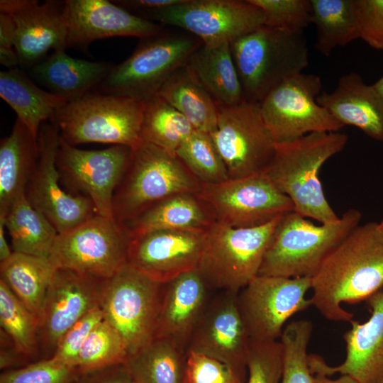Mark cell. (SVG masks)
<instances>
[{"label":"cell","instance_id":"8fae6325","mask_svg":"<svg viewBox=\"0 0 383 383\" xmlns=\"http://www.w3.org/2000/svg\"><path fill=\"white\" fill-rule=\"evenodd\" d=\"M321 87L318 76L300 73L275 87L260 104L263 121L276 143L314 132H338L344 126L317 103Z\"/></svg>","mask_w":383,"mask_h":383},{"label":"cell","instance_id":"74e56055","mask_svg":"<svg viewBox=\"0 0 383 383\" xmlns=\"http://www.w3.org/2000/svg\"><path fill=\"white\" fill-rule=\"evenodd\" d=\"M175 154L202 184H218L229 179L226 165L209 133L195 130Z\"/></svg>","mask_w":383,"mask_h":383},{"label":"cell","instance_id":"ac0fdd59","mask_svg":"<svg viewBox=\"0 0 383 383\" xmlns=\"http://www.w3.org/2000/svg\"><path fill=\"white\" fill-rule=\"evenodd\" d=\"M107 279L67 269H56L39 316L40 351L51 357L57 345L76 322L100 306Z\"/></svg>","mask_w":383,"mask_h":383},{"label":"cell","instance_id":"5bb4252c","mask_svg":"<svg viewBox=\"0 0 383 383\" xmlns=\"http://www.w3.org/2000/svg\"><path fill=\"white\" fill-rule=\"evenodd\" d=\"M311 277L257 275L238 293V306L250 340L275 341L296 313L311 306Z\"/></svg>","mask_w":383,"mask_h":383},{"label":"cell","instance_id":"3957f363","mask_svg":"<svg viewBox=\"0 0 383 383\" xmlns=\"http://www.w3.org/2000/svg\"><path fill=\"white\" fill-rule=\"evenodd\" d=\"M230 50L245 101L254 104L309 65L303 33L265 24L233 40Z\"/></svg>","mask_w":383,"mask_h":383},{"label":"cell","instance_id":"83f0119b","mask_svg":"<svg viewBox=\"0 0 383 383\" xmlns=\"http://www.w3.org/2000/svg\"><path fill=\"white\" fill-rule=\"evenodd\" d=\"M39 157L38 138L18 118L0 143V216L5 217L23 193Z\"/></svg>","mask_w":383,"mask_h":383},{"label":"cell","instance_id":"60d3db41","mask_svg":"<svg viewBox=\"0 0 383 383\" xmlns=\"http://www.w3.org/2000/svg\"><path fill=\"white\" fill-rule=\"evenodd\" d=\"M246 366L247 383H280L283 370V346L280 340H250Z\"/></svg>","mask_w":383,"mask_h":383},{"label":"cell","instance_id":"30bf717a","mask_svg":"<svg viewBox=\"0 0 383 383\" xmlns=\"http://www.w3.org/2000/svg\"><path fill=\"white\" fill-rule=\"evenodd\" d=\"M162 286L128 263L106 281L100 308L104 319L123 338L129 355L155 338Z\"/></svg>","mask_w":383,"mask_h":383},{"label":"cell","instance_id":"7bdbcfd3","mask_svg":"<svg viewBox=\"0 0 383 383\" xmlns=\"http://www.w3.org/2000/svg\"><path fill=\"white\" fill-rule=\"evenodd\" d=\"M78 374L77 369L51 357L4 370L0 383H70Z\"/></svg>","mask_w":383,"mask_h":383},{"label":"cell","instance_id":"9f6ffc18","mask_svg":"<svg viewBox=\"0 0 383 383\" xmlns=\"http://www.w3.org/2000/svg\"><path fill=\"white\" fill-rule=\"evenodd\" d=\"M381 383H383V381Z\"/></svg>","mask_w":383,"mask_h":383},{"label":"cell","instance_id":"7a4b0ae2","mask_svg":"<svg viewBox=\"0 0 383 383\" xmlns=\"http://www.w3.org/2000/svg\"><path fill=\"white\" fill-rule=\"evenodd\" d=\"M348 140V135L338 131L314 132L276 143L274 155L264 173L290 199L295 213L321 223L334 222L340 217L326 198L318 174Z\"/></svg>","mask_w":383,"mask_h":383},{"label":"cell","instance_id":"f1b7e54d","mask_svg":"<svg viewBox=\"0 0 383 383\" xmlns=\"http://www.w3.org/2000/svg\"><path fill=\"white\" fill-rule=\"evenodd\" d=\"M186 65L218 106H231L245 101L230 50V43L201 44Z\"/></svg>","mask_w":383,"mask_h":383},{"label":"cell","instance_id":"f907efd6","mask_svg":"<svg viewBox=\"0 0 383 383\" xmlns=\"http://www.w3.org/2000/svg\"><path fill=\"white\" fill-rule=\"evenodd\" d=\"M4 220L0 217V262L7 260L13 254L5 235Z\"/></svg>","mask_w":383,"mask_h":383},{"label":"cell","instance_id":"603a6c76","mask_svg":"<svg viewBox=\"0 0 383 383\" xmlns=\"http://www.w3.org/2000/svg\"><path fill=\"white\" fill-rule=\"evenodd\" d=\"M211 289L198 270L163 283L155 337L166 338L187 353L192 335L211 298Z\"/></svg>","mask_w":383,"mask_h":383},{"label":"cell","instance_id":"8992f818","mask_svg":"<svg viewBox=\"0 0 383 383\" xmlns=\"http://www.w3.org/2000/svg\"><path fill=\"white\" fill-rule=\"evenodd\" d=\"M144 101L129 97L87 94L67 102L50 120L71 145L89 143L135 148L141 142Z\"/></svg>","mask_w":383,"mask_h":383},{"label":"cell","instance_id":"4fadbf2b","mask_svg":"<svg viewBox=\"0 0 383 383\" xmlns=\"http://www.w3.org/2000/svg\"><path fill=\"white\" fill-rule=\"evenodd\" d=\"M147 20L181 28L203 44L215 45L255 30L265 19L262 11L250 0H182Z\"/></svg>","mask_w":383,"mask_h":383},{"label":"cell","instance_id":"816d5d0a","mask_svg":"<svg viewBox=\"0 0 383 383\" xmlns=\"http://www.w3.org/2000/svg\"><path fill=\"white\" fill-rule=\"evenodd\" d=\"M315 383H359L352 377L346 374H342L335 379H329L327 376L322 374H314Z\"/></svg>","mask_w":383,"mask_h":383},{"label":"cell","instance_id":"9a60e30c","mask_svg":"<svg viewBox=\"0 0 383 383\" xmlns=\"http://www.w3.org/2000/svg\"><path fill=\"white\" fill-rule=\"evenodd\" d=\"M133 148L116 145L104 150L77 148L60 136L56 165L63 187L89 198L96 214L113 218L115 189Z\"/></svg>","mask_w":383,"mask_h":383},{"label":"cell","instance_id":"4dcf8cb0","mask_svg":"<svg viewBox=\"0 0 383 383\" xmlns=\"http://www.w3.org/2000/svg\"><path fill=\"white\" fill-rule=\"evenodd\" d=\"M179 111L195 130L211 134L218 106L186 64L176 70L156 94Z\"/></svg>","mask_w":383,"mask_h":383},{"label":"cell","instance_id":"d4e9b609","mask_svg":"<svg viewBox=\"0 0 383 383\" xmlns=\"http://www.w3.org/2000/svg\"><path fill=\"white\" fill-rule=\"evenodd\" d=\"M316 101L344 126H355L371 138L383 141V98L359 74L343 75L335 89L321 92Z\"/></svg>","mask_w":383,"mask_h":383},{"label":"cell","instance_id":"5b68a950","mask_svg":"<svg viewBox=\"0 0 383 383\" xmlns=\"http://www.w3.org/2000/svg\"><path fill=\"white\" fill-rule=\"evenodd\" d=\"M202 185L175 153L141 140L115 189L113 218L123 225L172 195L199 194Z\"/></svg>","mask_w":383,"mask_h":383},{"label":"cell","instance_id":"c3c4849f","mask_svg":"<svg viewBox=\"0 0 383 383\" xmlns=\"http://www.w3.org/2000/svg\"><path fill=\"white\" fill-rule=\"evenodd\" d=\"M16 26L12 17L0 13V62L9 69L16 68L19 60L14 48Z\"/></svg>","mask_w":383,"mask_h":383},{"label":"cell","instance_id":"e575fe53","mask_svg":"<svg viewBox=\"0 0 383 383\" xmlns=\"http://www.w3.org/2000/svg\"><path fill=\"white\" fill-rule=\"evenodd\" d=\"M315 49L328 57L339 46L359 38L356 0H311Z\"/></svg>","mask_w":383,"mask_h":383},{"label":"cell","instance_id":"d590c367","mask_svg":"<svg viewBox=\"0 0 383 383\" xmlns=\"http://www.w3.org/2000/svg\"><path fill=\"white\" fill-rule=\"evenodd\" d=\"M194 131L179 111L159 96L144 101L141 140L175 153Z\"/></svg>","mask_w":383,"mask_h":383},{"label":"cell","instance_id":"277c9868","mask_svg":"<svg viewBox=\"0 0 383 383\" xmlns=\"http://www.w3.org/2000/svg\"><path fill=\"white\" fill-rule=\"evenodd\" d=\"M361 217L358 210L350 209L334 222L316 225L294 211L283 216L258 275L312 277L329 253L359 226Z\"/></svg>","mask_w":383,"mask_h":383},{"label":"cell","instance_id":"52a82bcc","mask_svg":"<svg viewBox=\"0 0 383 383\" xmlns=\"http://www.w3.org/2000/svg\"><path fill=\"white\" fill-rule=\"evenodd\" d=\"M202 42L187 32H164L140 39L131 55L112 67L96 88L100 94L145 101L155 96L164 84Z\"/></svg>","mask_w":383,"mask_h":383},{"label":"cell","instance_id":"db71d44e","mask_svg":"<svg viewBox=\"0 0 383 383\" xmlns=\"http://www.w3.org/2000/svg\"><path fill=\"white\" fill-rule=\"evenodd\" d=\"M379 226L382 232L383 233V220L379 223Z\"/></svg>","mask_w":383,"mask_h":383},{"label":"cell","instance_id":"ab89813d","mask_svg":"<svg viewBox=\"0 0 383 383\" xmlns=\"http://www.w3.org/2000/svg\"><path fill=\"white\" fill-rule=\"evenodd\" d=\"M312 331L313 323L309 320L292 321L284 328L280 337L283 346L280 383H315L307 353Z\"/></svg>","mask_w":383,"mask_h":383},{"label":"cell","instance_id":"bcb514c9","mask_svg":"<svg viewBox=\"0 0 383 383\" xmlns=\"http://www.w3.org/2000/svg\"><path fill=\"white\" fill-rule=\"evenodd\" d=\"M359 38L383 50V0H356Z\"/></svg>","mask_w":383,"mask_h":383},{"label":"cell","instance_id":"e0dca14e","mask_svg":"<svg viewBox=\"0 0 383 383\" xmlns=\"http://www.w3.org/2000/svg\"><path fill=\"white\" fill-rule=\"evenodd\" d=\"M60 136L58 128L54 123L45 122L40 126L38 160L25 189L28 202L46 217L58 233L75 227L96 213L89 198L67 192L60 184L56 165Z\"/></svg>","mask_w":383,"mask_h":383},{"label":"cell","instance_id":"1f68e13d","mask_svg":"<svg viewBox=\"0 0 383 383\" xmlns=\"http://www.w3.org/2000/svg\"><path fill=\"white\" fill-rule=\"evenodd\" d=\"M55 270L48 257L13 252L0 262V279L39 318Z\"/></svg>","mask_w":383,"mask_h":383},{"label":"cell","instance_id":"9c48e42d","mask_svg":"<svg viewBox=\"0 0 383 383\" xmlns=\"http://www.w3.org/2000/svg\"><path fill=\"white\" fill-rule=\"evenodd\" d=\"M130 239L114 218L96 213L58 233L48 258L56 269L108 279L128 263Z\"/></svg>","mask_w":383,"mask_h":383},{"label":"cell","instance_id":"8d00e7d4","mask_svg":"<svg viewBox=\"0 0 383 383\" xmlns=\"http://www.w3.org/2000/svg\"><path fill=\"white\" fill-rule=\"evenodd\" d=\"M0 325L26 359L39 353L38 317L1 279Z\"/></svg>","mask_w":383,"mask_h":383},{"label":"cell","instance_id":"f546056e","mask_svg":"<svg viewBox=\"0 0 383 383\" xmlns=\"http://www.w3.org/2000/svg\"><path fill=\"white\" fill-rule=\"evenodd\" d=\"M0 96L37 138L42 124L67 102L39 88L17 67L1 71Z\"/></svg>","mask_w":383,"mask_h":383},{"label":"cell","instance_id":"7dc6e473","mask_svg":"<svg viewBox=\"0 0 383 383\" xmlns=\"http://www.w3.org/2000/svg\"><path fill=\"white\" fill-rule=\"evenodd\" d=\"M132 378L126 363L99 370L79 372L70 383H131Z\"/></svg>","mask_w":383,"mask_h":383},{"label":"cell","instance_id":"ffe728a7","mask_svg":"<svg viewBox=\"0 0 383 383\" xmlns=\"http://www.w3.org/2000/svg\"><path fill=\"white\" fill-rule=\"evenodd\" d=\"M206 233L157 230L130 239L128 263L151 279L165 283L198 269Z\"/></svg>","mask_w":383,"mask_h":383},{"label":"cell","instance_id":"7c38bea8","mask_svg":"<svg viewBox=\"0 0 383 383\" xmlns=\"http://www.w3.org/2000/svg\"><path fill=\"white\" fill-rule=\"evenodd\" d=\"M211 135L229 179L264 172L275 153L276 143L263 121L259 104L244 101L218 106L217 127Z\"/></svg>","mask_w":383,"mask_h":383},{"label":"cell","instance_id":"f35d334b","mask_svg":"<svg viewBox=\"0 0 383 383\" xmlns=\"http://www.w3.org/2000/svg\"><path fill=\"white\" fill-rule=\"evenodd\" d=\"M129 356L120 333L103 319L91 331L77 357V369L84 372L126 363Z\"/></svg>","mask_w":383,"mask_h":383},{"label":"cell","instance_id":"11a10c76","mask_svg":"<svg viewBox=\"0 0 383 383\" xmlns=\"http://www.w3.org/2000/svg\"><path fill=\"white\" fill-rule=\"evenodd\" d=\"M131 383H135V382H132Z\"/></svg>","mask_w":383,"mask_h":383},{"label":"cell","instance_id":"681fc988","mask_svg":"<svg viewBox=\"0 0 383 383\" xmlns=\"http://www.w3.org/2000/svg\"><path fill=\"white\" fill-rule=\"evenodd\" d=\"M182 0H121L113 1L118 6L144 19L153 13L175 5Z\"/></svg>","mask_w":383,"mask_h":383},{"label":"cell","instance_id":"6da1fadb","mask_svg":"<svg viewBox=\"0 0 383 383\" xmlns=\"http://www.w3.org/2000/svg\"><path fill=\"white\" fill-rule=\"evenodd\" d=\"M311 306L326 319L353 320L342 307L383 289V233L376 222L355 228L311 277Z\"/></svg>","mask_w":383,"mask_h":383},{"label":"cell","instance_id":"f6af8a7d","mask_svg":"<svg viewBox=\"0 0 383 383\" xmlns=\"http://www.w3.org/2000/svg\"><path fill=\"white\" fill-rule=\"evenodd\" d=\"M187 383H243L234 371L223 362L204 354L188 350Z\"/></svg>","mask_w":383,"mask_h":383},{"label":"cell","instance_id":"2e32d148","mask_svg":"<svg viewBox=\"0 0 383 383\" xmlns=\"http://www.w3.org/2000/svg\"><path fill=\"white\" fill-rule=\"evenodd\" d=\"M198 195L213 211L216 221L233 228H253L294 211L290 199L264 173L203 184Z\"/></svg>","mask_w":383,"mask_h":383},{"label":"cell","instance_id":"44dd1931","mask_svg":"<svg viewBox=\"0 0 383 383\" xmlns=\"http://www.w3.org/2000/svg\"><path fill=\"white\" fill-rule=\"evenodd\" d=\"M63 13L67 30V48L87 49L96 40L112 37L143 39L167 30L106 0H67Z\"/></svg>","mask_w":383,"mask_h":383},{"label":"cell","instance_id":"f5cc1de1","mask_svg":"<svg viewBox=\"0 0 383 383\" xmlns=\"http://www.w3.org/2000/svg\"><path fill=\"white\" fill-rule=\"evenodd\" d=\"M372 85L383 98V76Z\"/></svg>","mask_w":383,"mask_h":383},{"label":"cell","instance_id":"4316f807","mask_svg":"<svg viewBox=\"0 0 383 383\" xmlns=\"http://www.w3.org/2000/svg\"><path fill=\"white\" fill-rule=\"evenodd\" d=\"M111 68L106 62L74 58L65 50H58L33 66L30 76L50 92L69 102L89 94Z\"/></svg>","mask_w":383,"mask_h":383},{"label":"cell","instance_id":"7402d4cb","mask_svg":"<svg viewBox=\"0 0 383 383\" xmlns=\"http://www.w3.org/2000/svg\"><path fill=\"white\" fill-rule=\"evenodd\" d=\"M371 316L362 323L352 320L350 328L343 335L346 357L339 365L330 366L323 357L309 355L313 374L331 376L346 374L359 383H381L383 381V289L367 300Z\"/></svg>","mask_w":383,"mask_h":383},{"label":"cell","instance_id":"ee69618b","mask_svg":"<svg viewBox=\"0 0 383 383\" xmlns=\"http://www.w3.org/2000/svg\"><path fill=\"white\" fill-rule=\"evenodd\" d=\"M104 319L100 306L76 322L60 339L52 357L77 369L79 350L94 328Z\"/></svg>","mask_w":383,"mask_h":383},{"label":"cell","instance_id":"d6986e66","mask_svg":"<svg viewBox=\"0 0 383 383\" xmlns=\"http://www.w3.org/2000/svg\"><path fill=\"white\" fill-rule=\"evenodd\" d=\"M249 345L250 338L238 309V293L221 290L211 298L192 335L187 351L223 362L244 383Z\"/></svg>","mask_w":383,"mask_h":383},{"label":"cell","instance_id":"cb8c5ba5","mask_svg":"<svg viewBox=\"0 0 383 383\" xmlns=\"http://www.w3.org/2000/svg\"><path fill=\"white\" fill-rule=\"evenodd\" d=\"M64 2L32 0L24 9L10 15L15 23L14 48L19 65L32 67L50 50L67 48Z\"/></svg>","mask_w":383,"mask_h":383},{"label":"cell","instance_id":"d6a6232c","mask_svg":"<svg viewBox=\"0 0 383 383\" xmlns=\"http://www.w3.org/2000/svg\"><path fill=\"white\" fill-rule=\"evenodd\" d=\"M187 354L173 342L155 337L129 355L126 365L135 383H187Z\"/></svg>","mask_w":383,"mask_h":383},{"label":"cell","instance_id":"b9f144b4","mask_svg":"<svg viewBox=\"0 0 383 383\" xmlns=\"http://www.w3.org/2000/svg\"><path fill=\"white\" fill-rule=\"evenodd\" d=\"M265 15V25L303 33L312 20L311 0H250Z\"/></svg>","mask_w":383,"mask_h":383},{"label":"cell","instance_id":"484cf974","mask_svg":"<svg viewBox=\"0 0 383 383\" xmlns=\"http://www.w3.org/2000/svg\"><path fill=\"white\" fill-rule=\"evenodd\" d=\"M216 221L211 208L198 194L179 193L160 201L121 226L131 238L157 230L206 233Z\"/></svg>","mask_w":383,"mask_h":383},{"label":"cell","instance_id":"ba28073f","mask_svg":"<svg viewBox=\"0 0 383 383\" xmlns=\"http://www.w3.org/2000/svg\"><path fill=\"white\" fill-rule=\"evenodd\" d=\"M282 217L253 228L212 225L197 269L212 289L238 293L258 275Z\"/></svg>","mask_w":383,"mask_h":383},{"label":"cell","instance_id":"836d02e7","mask_svg":"<svg viewBox=\"0 0 383 383\" xmlns=\"http://www.w3.org/2000/svg\"><path fill=\"white\" fill-rule=\"evenodd\" d=\"M1 218L10 235L13 252L49 257L58 233L46 217L32 206L25 193Z\"/></svg>","mask_w":383,"mask_h":383}]
</instances>
